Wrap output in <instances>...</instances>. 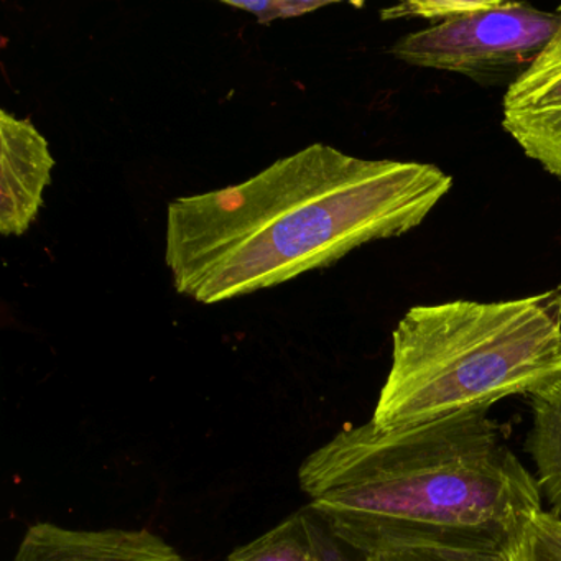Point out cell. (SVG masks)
I'll list each match as a JSON object with an SVG mask.
<instances>
[{
  "mask_svg": "<svg viewBox=\"0 0 561 561\" xmlns=\"http://www.w3.org/2000/svg\"><path fill=\"white\" fill-rule=\"evenodd\" d=\"M484 0H412L396 8L380 11L382 21H397V19H420L432 22V25L451 21L459 15L478 11Z\"/></svg>",
  "mask_w": 561,
  "mask_h": 561,
  "instance_id": "obj_11",
  "label": "cell"
},
{
  "mask_svg": "<svg viewBox=\"0 0 561 561\" xmlns=\"http://www.w3.org/2000/svg\"><path fill=\"white\" fill-rule=\"evenodd\" d=\"M360 561H507L495 551L445 547H407L366 554Z\"/></svg>",
  "mask_w": 561,
  "mask_h": 561,
  "instance_id": "obj_12",
  "label": "cell"
},
{
  "mask_svg": "<svg viewBox=\"0 0 561 561\" xmlns=\"http://www.w3.org/2000/svg\"><path fill=\"white\" fill-rule=\"evenodd\" d=\"M561 27L558 14L484 0L478 11L399 38L390 55L410 67L471 80L522 73Z\"/></svg>",
  "mask_w": 561,
  "mask_h": 561,
  "instance_id": "obj_4",
  "label": "cell"
},
{
  "mask_svg": "<svg viewBox=\"0 0 561 561\" xmlns=\"http://www.w3.org/2000/svg\"><path fill=\"white\" fill-rule=\"evenodd\" d=\"M507 561H561V517L547 508L534 512L504 551Z\"/></svg>",
  "mask_w": 561,
  "mask_h": 561,
  "instance_id": "obj_10",
  "label": "cell"
},
{
  "mask_svg": "<svg viewBox=\"0 0 561 561\" xmlns=\"http://www.w3.org/2000/svg\"><path fill=\"white\" fill-rule=\"evenodd\" d=\"M55 159L47 139L28 119L0 113V232L5 238L31 229L44 206Z\"/></svg>",
  "mask_w": 561,
  "mask_h": 561,
  "instance_id": "obj_6",
  "label": "cell"
},
{
  "mask_svg": "<svg viewBox=\"0 0 561 561\" xmlns=\"http://www.w3.org/2000/svg\"><path fill=\"white\" fill-rule=\"evenodd\" d=\"M301 491L357 553L445 547L504 553L543 508L489 410L409 428L347 426L298 469Z\"/></svg>",
  "mask_w": 561,
  "mask_h": 561,
  "instance_id": "obj_2",
  "label": "cell"
},
{
  "mask_svg": "<svg viewBox=\"0 0 561 561\" xmlns=\"http://www.w3.org/2000/svg\"><path fill=\"white\" fill-rule=\"evenodd\" d=\"M12 561H183V557L149 530H80L38 522L27 528Z\"/></svg>",
  "mask_w": 561,
  "mask_h": 561,
  "instance_id": "obj_7",
  "label": "cell"
},
{
  "mask_svg": "<svg viewBox=\"0 0 561 561\" xmlns=\"http://www.w3.org/2000/svg\"><path fill=\"white\" fill-rule=\"evenodd\" d=\"M531 423L525 449L535 465V479L548 511L561 517V377L530 396Z\"/></svg>",
  "mask_w": 561,
  "mask_h": 561,
  "instance_id": "obj_9",
  "label": "cell"
},
{
  "mask_svg": "<svg viewBox=\"0 0 561 561\" xmlns=\"http://www.w3.org/2000/svg\"><path fill=\"white\" fill-rule=\"evenodd\" d=\"M502 126L528 159L561 180V27L508 84Z\"/></svg>",
  "mask_w": 561,
  "mask_h": 561,
  "instance_id": "obj_5",
  "label": "cell"
},
{
  "mask_svg": "<svg viewBox=\"0 0 561 561\" xmlns=\"http://www.w3.org/2000/svg\"><path fill=\"white\" fill-rule=\"evenodd\" d=\"M560 377L561 284L515 300L416 305L393 330L392 363L370 422L409 428L489 410Z\"/></svg>",
  "mask_w": 561,
  "mask_h": 561,
  "instance_id": "obj_3",
  "label": "cell"
},
{
  "mask_svg": "<svg viewBox=\"0 0 561 561\" xmlns=\"http://www.w3.org/2000/svg\"><path fill=\"white\" fill-rule=\"evenodd\" d=\"M451 188V176L432 163L313 144L239 185L173 199L167 267L176 294L221 304L407 234Z\"/></svg>",
  "mask_w": 561,
  "mask_h": 561,
  "instance_id": "obj_1",
  "label": "cell"
},
{
  "mask_svg": "<svg viewBox=\"0 0 561 561\" xmlns=\"http://www.w3.org/2000/svg\"><path fill=\"white\" fill-rule=\"evenodd\" d=\"M311 507L298 508L271 530L236 548L226 561H360Z\"/></svg>",
  "mask_w": 561,
  "mask_h": 561,
  "instance_id": "obj_8",
  "label": "cell"
},
{
  "mask_svg": "<svg viewBox=\"0 0 561 561\" xmlns=\"http://www.w3.org/2000/svg\"><path fill=\"white\" fill-rule=\"evenodd\" d=\"M222 4L239 11L249 12L257 19L259 24L268 25L282 19L301 18L318 9L331 5V2H310V0H251V2H234L222 0Z\"/></svg>",
  "mask_w": 561,
  "mask_h": 561,
  "instance_id": "obj_13",
  "label": "cell"
}]
</instances>
